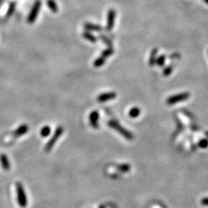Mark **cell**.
Returning a JSON list of instances; mask_svg holds the SVG:
<instances>
[{
    "label": "cell",
    "instance_id": "1",
    "mask_svg": "<svg viewBox=\"0 0 208 208\" xmlns=\"http://www.w3.org/2000/svg\"><path fill=\"white\" fill-rule=\"evenodd\" d=\"M108 126L109 127L112 128V129H115L116 131H117L118 133H120L123 137H125L127 140H133V135L132 133H130L129 131H128L127 129H125L124 127H123L122 126H120L117 122L113 121V120H111L108 123Z\"/></svg>",
    "mask_w": 208,
    "mask_h": 208
},
{
    "label": "cell",
    "instance_id": "2",
    "mask_svg": "<svg viewBox=\"0 0 208 208\" xmlns=\"http://www.w3.org/2000/svg\"><path fill=\"white\" fill-rule=\"evenodd\" d=\"M16 191H17V201L18 205L21 207H26L27 206V197L25 193L24 188L21 183H16Z\"/></svg>",
    "mask_w": 208,
    "mask_h": 208
},
{
    "label": "cell",
    "instance_id": "3",
    "mask_svg": "<svg viewBox=\"0 0 208 208\" xmlns=\"http://www.w3.org/2000/svg\"><path fill=\"white\" fill-rule=\"evenodd\" d=\"M63 131H64V129H63V128L62 127V126H59V127H57L56 129H55V133H54L53 136L51 137L50 140H49L47 144L45 146V151H46V152H49V151L52 149L53 146L55 145V143H56L57 140H59V138L60 136L62 135Z\"/></svg>",
    "mask_w": 208,
    "mask_h": 208
},
{
    "label": "cell",
    "instance_id": "4",
    "mask_svg": "<svg viewBox=\"0 0 208 208\" xmlns=\"http://www.w3.org/2000/svg\"><path fill=\"white\" fill-rule=\"evenodd\" d=\"M190 96V94L188 92H181V93L176 94V95L169 96V98L166 100V103H167L168 105H170L171 106V105H173L175 104V103L187 100Z\"/></svg>",
    "mask_w": 208,
    "mask_h": 208
},
{
    "label": "cell",
    "instance_id": "5",
    "mask_svg": "<svg viewBox=\"0 0 208 208\" xmlns=\"http://www.w3.org/2000/svg\"><path fill=\"white\" fill-rule=\"evenodd\" d=\"M42 2L40 0H36L35 3L32 6V9H31L30 12H29V15H28L27 21L29 23H33L35 21L38 15L40 9H41Z\"/></svg>",
    "mask_w": 208,
    "mask_h": 208
},
{
    "label": "cell",
    "instance_id": "6",
    "mask_svg": "<svg viewBox=\"0 0 208 208\" xmlns=\"http://www.w3.org/2000/svg\"><path fill=\"white\" fill-rule=\"evenodd\" d=\"M116 10L111 9L108 11L107 13V23H106V29L107 31H111L114 27V23L116 19Z\"/></svg>",
    "mask_w": 208,
    "mask_h": 208
},
{
    "label": "cell",
    "instance_id": "7",
    "mask_svg": "<svg viewBox=\"0 0 208 208\" xmlns=\"http://www.w3.org/2000/svg\"><path fill=\"white\" fill-rule=\"evenodd\" d=\"M116 97V93L115 92H104V93H102L98 96L97 101L100 102V103H104V102L113 100Z\"/></svg>",
    "mask_w": 208,
    "mask_h": 208
},
{
    "label": "cell",
    "instance_id": "8",
    "mask_svg": "<svg viewBox=\"0 0 208 208\" xmlns=\"http://www.w3.org/2000/svg\"><path fill=\"white\" fill-rule=\"evenodd\" d=\"M99 117H100L99 112L96 110L92 111V112L90 113V115H89V123H90L91 126H92L93 128H95V129L98 128V126H99V123H98Z\"/></svg>",
    "mask_w": 208,
    "mask_h": 208
},
{
    "label": "cell",
    "instance_id": "9",
    "mask_svg": "<svg viewBox=\"0 0 208 208\" xmlns=\"http://www.w3.org/2000/svg\"><path fill=\"white\" fill-rule=\"evenodd\" d=\"M84 29L86 31H93V32H100L103 30V28L97 24H93L91 22H86L84 24Z\"/></svg>",
    "mask_w": 208,
    "mask_h": 208
},
{
    "label": "cell",
    "instance_id": "10",
    "mask_svg": "<svg viewBox=\"0 0 208 208\" xmlns=\"http://www.w3.org/2000/svg\"><path fill=\"white\" fill-rule=\"evenodd\" d=\"M0 163L2 165V167L5 170H9L10 169V163H9V158L6 154L2 153L0 155Z\"/></svg>",
    "mask_w": 208,
    "mask_h": 208
},
{
    "label": "cell",
    "instance_id": "11",
    "mask_svg": "<svg viewBox=\"0 0 208 208\" xmlns=\"http://www.w3.org/2000/svg\"><path fill=\"white\" fill-rule=\"evenodd\" d=\"M28 129H29V126L26 124H22L20 126H18V127L15 129V132L13 133V134L15 137H21L23 134L26 133L28 132Z\"/></svg>",
    "mask_w": 208,
    "mask_h": 208
},
{
    "label": "cell",
    "instance_id": "12",
    "mask_svg": "<svg viewBox=\"0 0 208 208\" xmlns=\"http://www.w3.org/2000/svg\"><path fill=\"white\" fill-rule=\"evenodd\" d=\"M83 37L85 39L88 40L89 42H90V43H96L97 42V38L95 36V35H93V34L91 33L90 32H89V31H85V32H83Z\"/></svg>",
    "mask_w": 208,
    "mask_h": 208
},
{
    "label": "cell",
    "instance_id": "13",
    "mask_svg": "<svg viewBox=\"0 0 208 208\" xmlns=\"http://www.w3.org/2000/svg\"><path fill=\"white\" fill-rule=\"evenodd\" d=\"M157 52H158V49L156 48L153 49L150 52V55L149 58V66H153L156 63V60H157Z\"/></svg>",
    "mask_w": 208,
    "mask_h": 208
},
{
    "label": "cell",
    "instance_id": "14",
    "mask_svg": "<svg viewBox=\"0 0 208 208\" xmlns=\"http://www.w3.org/2000/svg\"><path fill=\"white\" fill-rule=\"evenodd\" d=\"M47 6L49 7V9L52 11L54 13H56L59 11L58 6H57L56 2H55V0H47Z\"/></svg>",
    "mask_w": 208,
    "mask_h": 208
},
{
    "label": "cell",
    "instance_id": "15",
    "mask_svg": "<svg viewBox=\"0 0 208 208\" xmlns=\"http://www.w3.org/2000/svg\"><path fill=\"white\" fill-rule=\"evenodd\" d=\"M15 7H16V2H11L10 4H9V8H8V10H7V12H6V18H9V17H10L11 15L13 14L14 11H15Z\"/></svg>",
    "mask_w": 208,
    "mask_h": 208
},
{
    "label": "cell",
    "instance_id": "16",
    "mask_svg": "<svg viewBox=\"0 0 208 208\" xmlns=\"http://www.w3.org/2000/svg\"><path fill=\"white\" fill-rule=\"evenodd\" d=\"M106 59V58H104V57H103L102 55H100V57H98V58L93 62V66L96 68L100 67V66H103V65L105 64Z\"/></svg>",
    "mask_w": 208,
    "mask_h": 208
},
{
    "label": "cell",
    "instance_id": "17",
    "mask_svg": "<svg viewBox=\"0 0 208 208\" xmlns=\"http://www.w3.org/2000/svg\"><path fill=\"white\" fill-rule=\"evenodd\" d=\"M113 53H114L113 48H112V47H108V48H106V49H104L103 52H102L101 55L103 57H104V58L107 59V58H109L110 55H112Z\"/></svg>",
    "mask_w": 208,
    "mask_h": 208
},
{
    "label": "cell",
    "instance_id": "18",
    "mask_svg": "<svg viewBox=\"0 0 208 208\" xmlns=\"http://www.w3.org/2000/svg\"><path fill=\"white\" fill-rule=\"evenodd\" d=\"M140 114V109L138 107H133L129 110V116L131 118H137Z\"/></svg>",
    "mask_w": 208,
    "mask_h": 208
},
{
    "label": "cell",
    "instance_id": "19",
    "mask_svg": "<svg viewBox=\"0 0 208 208\" xmlns=\"http://www.w3.org/2000/svg\"><path fill=\"white\" fill-rule=\"evenodd\" d=\"M117 169L123 173H126L128 171L130 170V166L127 163H123V164H120L116 166Z\"/></svg>",
    "mask_w": 208,
    "mask_h": 208
},
{
    "label": "cell",
    "instance_id": "20",
    "mask_svg": "<svg viewBox=\"0 0 208 208\" xmlns=\"http://www.w3.org/2000/svg\"><path fill=\"white\" fill-rule=\"evenodd\" d=\"M51 129L49 126H45L42 128L41 131H40V134L43 137H46L50 134Z\"/></svg>",
    "mask_w": 208,
    "mask_h": 208
},
{
    "label": "cell",
    "instance_id": "21",
    "mask_svg": "<svg viewBox=\"0 0 208 208\" xmlns=\"http://www.w3.org/2000/svg\"><path fill=\"white\" fill-rule=\"evenodd\" d=\"M100 38L102 41L104 43V44H106L108 47H112V43L111 42V40L109 38L106 36L104 35H100Z\"/></svg>",
    "mask_w": 208,
    "mask_h": 208
},
{
    "label": "cell",
    "instance_id": "22",
    "mask_svg": "<svg viewBox=\"0 0 208 208\" xmlns=\"http://www.w3.org/2000/svg\"><path fill=\"white\" fill-rule=\"evenodd\" d=\"M165 59H166V57H165L164 55H161L157 58V60H156V63H157L158 66H163L165 63Z\"/></svg>",
    "mask_w": 208,
    "mask_h": 208
},
{
    "label": "cell",
    "instance_id": "23",
    "mask_svg": "<svg viewBox=\"0 0 208 208\" xmlns=\"http://www.w3.org/2000/svg\"><path fill=\"white\" fill-rule=\"evenodd\" d=\"M198 146L202 149H205V148L208 146V140H206V139H202V140L199 141Z\"/></svg>",
    "mask_w": 208,
    "mask_h": 208
},
{
    "label": "cell",
    "instance_id": "24",
    "mask_svg": "<svg viewBox=\"0 0 208 208\" xmlns=\"http://www.w3.org/2000/svg\"><path fill=\"white\" fill-rule=\"evenodd\" d=\"M172 71H173L172 66H167V67H166L164 69H163V75H164L165 76H168L169 75H170Z\"/></svg>",
    "mask_w": 208,
    "mask_h": 208
},
{
    "label": "cell",
    "instance_id": "25",
    "mask_svg": "<svg viewBox=\"0 0 208 208\" xmlns=\"http://www.w3.org/2000/svg\"><path fill=\"white\" fill-rule=\"evenodd\" d=\"M200 203H201V204L203 205V206H208V197H204V198L202 199Z\"/></svg>",
    "mask_w": 208,
    "mask_h": 208
},
{
    "label": "cell",
    "instance_id": "26",
    "mask_svg": "<svg viewBox=\"0 0 208 208\" xmlns=\"http://www.w3.org/2000/svg\"><path fill=\"white\" fill-rule=\"evenodd\" d=\"M203 2H206V4H208V0H203Z\"/></svg>",
    "mask_w": 208,
    "mask_h": 208
},
{
    "label": "cell",
    "instance_id": "27",
    "mask_svg": "<svg viewBox=\"0 0 208 208\" xmlns=\"http://www.w3.org/2000/svg\"><path fill=\"white\" fill-rule=\"evenodd\" d=\"M206 135H207V137H208V132H206Z\"/></svg>",
    "mask_w": 208,
    "mask_h": 208
}]
</instances>
